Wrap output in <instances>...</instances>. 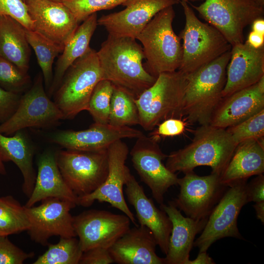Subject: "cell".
<instances>
[{
  "mask_svg": "<svg viewBox=\"0 0 264 264\" xmlns=\"http://www.w3.org/2000/svg\"><path fill=\"white\" fill-rule=\"evenodd\" d=\"M246 42L254 48H260L264 46V35L252 31L249 33Z\"/></svg>",
  "mask_w": 264,
  "mask_h": 264,
  "instance_id": "ee69618b",
  "label": "cell"
},
{
  "mask_svg": "<svg viewBox=\"0 0 264 264\" xmlns=\"http://www.w3.org/2000/svg\"><path fill=\"white\" fill-rule=\"evenodd\" d=\"M234 142L239 143L264 136V110L246 120L226 129Z\"/></svg>",
  "mask_w": 264,
  "mask_h": 264,
  "instance_id": "d590c367",
  "label": "cell"
},
{
  "mask_svg": "<svg viewBox=\"0 0 264 264\" xmlns=\"http://www.w3.org/2000/svg\"><path fill=\"white\" fill-rule=\"evenodd\" d=\"M22 1L33 21L34 30L64 48L79 23L70 10L61 1Z\"/></svg>",
  "mask_w": 264,
  "mask_h": 264,
  "instance_id": "e0dca14e",
  "label": "cell"
},
{
  "mask_svg": "<svg viewBox=\"0 0 264 264\" xmlns=\"http://www.w3.org/2000/svg\"><path fill=\"white\" fill-rule=\"evenodd\" d=\"M136 39L109 34L97 51L103 79L137 98L156 78L144 66L143 48Z\"/></svg>",
  "mask_w": 264,
  "mask_h": 264,
  "instance_id": "6da1fadb",
  "label": "cell"
},
{
  "mask_svg": "<svg viewBox=\"0 0 264 264\" xmlns=\"http://www.w3.org/2000/svg\"><path fill=\"white\" fill-rule=\"evenodd\" d=\"M53 0L57 1H61V0Z\"/></svg>",
  "mask_w": 264,
  "mask_h": 264,
  "instance_id": "816d5d0a",
  "label": "cell"
},
{
  "mask_svg": "<svg viewBox=\"0 0 264 264\" xmlns=\"http://www.w3.org/2000/svg\"><path fill=\"white\" fill-rule=\"evenodd\" d=\"M247 199L248 202H259L264 201V176L257 175L249 183H247Z\"/></svg>",
  "mask_w": 264,
  "mask_h": 264,
  "instance_id": "7bdbcfd3",
  "label": "cell"
},
{
  "mask_svg": "<svg viewBox=\"0 0 264 264\" xmlns=\"http://www.w3.org/2000/svg\"><path fill=\"white\" fill-rule=\"evenodd\" d=\"M63 119L61 111L45 92L43 77L40 75L22 95L13 115L0 124V133L10 135L27 128H50L57 126Z\"/></svg>",
  "mask_w": 264,
  "mask_h": 264,
  "instance_id": "30bf717a",
  "label": "cell"
},
{
  "mask_svg": "<svg viewBox=\"0 0 264 264\" xmlns=\"http://www.w3.org/2000/svg\"><path fill=\"white\" fill-rule=\"evenodd\" d=\"M47 246V250L34 264H79L83 251L75 237H60L58 243Z\"/></svg>",
  "mask_w": 264,
  "mask_h": 264,
  "instance_id": "d6a6232c",
  "label": "cell"
},
{
  "mask_svg": "<svg viewBox=\"0 0 264 264\" xmlns=\"http://www.w3.org/2000/svg\"><path fill=\"white\" fill-rule=\"evenodd\" d=\"M185 17L180 32L182 56L178 70L189 74L231 50L232 45L215 27L200 21L185 1H180Z\"/></svg>",
  "mask_w": 264,
  "mask_h": 264,
  "instance_id": "52a82bcc",
  "label": "cell"
},
{
  "mask_svg": "<svg viewBox=\"0 0 264 264\" xmlns=\"http://www.w3.org/2000/svg\"><path fill=\"white\" fill-rule=\"evenodd\" d=\"M34 155V147L22 130L11 136L0 133V157L3 162L12 161L19 168L23 178L22 190L28 198L32 192L36 178Z\"/></svg>",
  "mask_w": 264,
  "mask_h": 264,
  "instance_id": "4316f807",
  "label": "cell"
},
{
  "mask_svg": "<svg viewBox=\"0 0 264 264\" xmlns=\"http://www.w3.org/2000/svg\"><path fill=\"white\" fill-rule=\"evenodd\" d=\"M60 173L78 197L89 194L105 181L109 170L108 149L84 151L66 149L55 153Z\"/></svg>",
  "mask_w": 264,
  "mask_h": 264,
  "instance_id": "ba28073f",
  "label": "cell"
},
{
  "mask_svg": "<svg viewBox=\"0 0 264 264\" xmlns=\"http://www.w3.org/2000/svg\"><path fill=\"white\" fill-rule=\"evenodd\" d=\"M176 0L178 2L185 1V2H188L189 1L194 2V1H202V0Z\"/></svg>",
  "mask_w": 264,
  "mask_h": 264,
  "instance_id": "f907efd6",
  "label": "cell"
},
{
  "mask_svg": "<svg viewBox=\"0 0 264 264\" xmlns=\"http://www.w3.org/2000/svg\"><path fill=\"white\" fill-rule=\"evenodd\" d=\"M129 153L128 146L122 140L116 141L108 148L109 170L106 180L92 193L78 197V205L89 207L96 200L108 202L127 216L135 226H138L123 194L124 186L131 174L126 165Z\"/></svg>",
  "mask_w": 264,
  "mask_h": 264,
  "instance_id": "4fadbf2b",
  "label": "cell"
},
{
  "mask_svg": "<svg viewBox=\"0 0 264 264\" xmlns=\"http://www.w3.org/2000/svg\"><path fill=\"white\" fill-rule=\"evenodd\" d=\"M247 181L229 187L209 215L200 235L193 246L199 252L207 251L217 240L225 237L242 239L237 220L243 206L248 203Z\"/></svg>",
  "mask_w": 264,
  "mask_h": 264,
  "instance_id": "8fae6325",
  "label": "cell"
},
{
  "mask_svg": "<svg viewBox=\"0 0 264 264\" xmlns=\"http://www.w3.org/2000/svg\"><path fill=\"white\" fill-rule=\"evenodd\" d=\"M143 134L141 131L129 126L94 123L84 130L55 132L50 136V140L66 149L95 151L108 149L117 140L137 138Z\"/></svg>",
  "mask_w": 264,
  "mask_h": 264,
  "instance_id": "d6986e66",
  "label": "cell"
},
{
  "mask_svg": "<svg viewBox=\"0 0 264 264\" xmlns=\"http://www.w3.org/2000/svg\"><path fill=\"white\" fill-rule=\"evenodd\" d=\"M0 56L27 73L30 56L25 27L14 18L0 16Z\"/></svg>",
  "mask_w": 264,
  "mask_h": 264,
  "instance_id": "f1b7e54d",
  "label": "cell"
},
{
  "mask_svg": "<svg viewBox=\"0 0 264 264\" xmlns=\"http://www.w3.org/2000/svg\"><path fill=\"white\" fill-rule=\"evenodd\" d=\"M186 82V74L179 70L162 73L135 99L139 125L144 130L152 131L167 119L183 117Z\"/></svg>",
  "mask_w": 264,
  "mask_h": 264,
  "instance_id": "5b68a950",
  "label": "cell"
},
{
  "mask_svg": "<svg viewBox=\"0 0 264 264\" xmlns=\"http://www.w3.org/2000/svg\"><path fill=\"white\" fill-rule=\"evenodd\" d=\"M113 263L108 249L95 247L83 252L79 264H110Z\"/></svg>",
  "mask_w": 264,
  "mask_h": 264,
  "instance_id": "b9f144b4",
  "label": "cell"
},
{
  "mask_svg": "<svg viewBox=\"0 0 264 264\" xmlns=\"http://www.w3.org/2000/svg\"><path fill=\"white\" fill-rule=\"evenodd\" d=\"M125 186L127 199L135 211L139 225L145 226L151 230L157 245L162 252L166 255L172 229L169 217L164 211L155 206L151 198H148L143 187L132 174Z\"/></svg>",
  "mask_w": 264,
  "mask_h": 264,
  "instance_id": "7402d4cb",
  "label": "cell"
},
{
  "mask_svg": "<svg viewBox=\"0 0 264 264\" xmlns=\"http://www.w3.org/2000/svg\"><path fill=\"white\" fill-rule=\"evenodd\" d=\"M186 124L181 119L169 118L161 122L150 135L157 140L160 136H173L180 134L185 129Z\"/></svg>",
  "mask_w": 264,
  "mask_h": 264,
  "instance_id": "60d3db41",
  "label": "cell"
},
{
  "mask_svg": "<svg viewBox=\"0 0 264 264\" xmlns=\"http://www.w3.org/2000/svg\"><path fill=\"white\" fill-rule=\"evenodd\" d=\"M22 94L0 87V124L8 120L16 111Z\"/></svg>",
  "mask_w": 264,
  "mask_h": 264,
  "instance_id": "ab89813d",
  "label": "cell"
},
{
  "mask_svg": "<svg viewBox=\"0 0 264 264\" xmlns=\"http://www.w3.org/2000/svg\"><path fill=\"white\" fill-rule=\"evenodd\" d=\"M264 110V76L255 84L223 97L209 124L227 129Z\"/></svg>",
  "mask_w": 264,
  "mask_h": 264,
  "instance_id": "44dd1931",
  "label": "cell"
},
{
  "mask_svg": "<svg viewBox=\"0 0 264 264\" xmlns=\"http://www.w3.org/2000/svg\"><path fill=\"white\" fill-rule=\"evenodd\" d=\"M97 20L96 13L88 17L78 26L65 45L56 63L52 82L48 89L50 98L59 87L68 68L89 48L91 38L98 25Z\"/></svg>",
  "mask_w": 264,
  "mask_h": 264,
  "instance_id": "83f0119b",
  "label": "cell"
},
{
  "mask_svg": "<svg viewBox=\"0 0 264 264\" xmlns=\"http://www.w3.org/2000/svg\"><path fill=\"white\" fill-rule=\"evenodd\" d=\"M178 3L176 0H127L120 11L103 15L97 20L109 34L136 39L148 23L162 9Z\"/></svg>",
  "mask_w": 264,
  "mask_h": 264,
  "instance_id": "ac0fdd59",
  "label": "cell"
},
{
  "mask_svg": "<svg viewBox=\"0 0 264 264\" xmlns=\"http://www.w3.org/2000/svg\"><path fill=\"white\" fill-rule=\"evenodd\" d=\"M256 213L257 218L264 223V201L256 202L253 206Z\"/></svg>",
  "mask_w": 264,
  "mask_h": 264,
  "instance_id": "7dc6e473",
  "label": "cell"
},
{
  "mask_svg": "<svg viewBox=\"0 0 264 264\" xmlns=\"http://www.w3.org/2000/svg\"><path fill=\"white\" fill-rule=\"evenodd\" d=\"M1 15L10 16L21 23L25 29L34 30L33 21L22 0H0V16Z\"/></svg>",
  "mask_w": 264,
  "mask_h": 264,
  "instance_id": "74e56055",
  "label": "cell"
},
{
  "mask_svg": "<svg viewBox=\"0 0 264 264\" xmlns=\"http://www.w3.org/2000/svg\"><path fill=\"white\" fill-rule=\"evenodd\" d=\"M109 124L129 127L139 125L135 98L125 90L115 86L111 99Z\"/></svg>",
  "mask_w": 264,
  "mask_h": 264,
  "instance_id": "1f68e13d",
  "label": "cell"
},
{
  "mask_svg": "<svg viewBox=\"0 0 264 264\" xmlns=\"http://www.w3.org/2000/svg\"><path fill=\"white\" fill-rule=\"evenodd\" d=\"M127 0H61L70 10L78 22L96 12L113 8Z\"/></svg>",
  "mask_w": 264,
  "mask_h": 264,
  "instance_id": "8d00e7d4",
  "label": "cell"
},
{
  "mask_svg": "<svg viewBox=\"0 0 264 264\" xmlns=\"http://www.w3.org/2000/svg\"><path fill=\"white\" fill-rule=\"evenodd\" d=\"M31 84L27 73L12 63L0 56V87L13 92L21 94L26 91Z\"/></svg>",
  "mask_w": 264,
  "mask_h": 264,
  "instance_id": "e575fe53",
  "label": "cell"
},
{
  "mask_svg": "<svg viewBox=\"0 0 264 264\" xmlns=\"http://www.w3.org/2000/svg\"><path fill=\"white\" fill-rule=\"evenodd\" d=\"M237 145L225 129L200 125L191 142L167 155L165 166L171 172L184 174L200 166H209L220 176L231 159Z\"/></svg>",
  "mask_w": 264,
  "mask_h": 264,
  "instance_id": "7a4b0ae2",
  "label": "cell"
},
{
  "mask_svg": "<svg viewBox=\"0 0 264 264\" xmlns=\"http://www.w3.org/2000/svg\"><path fill=\"white\" fill-rule=\"evenodd\" d=\"M34 253H27L13 243L7 236H0V264H22L34 256Z\"/></svg>",
  "mask_w": 264,
  "mask_h": 264,
  "instance_id": "f35d334b",
  "label": "cell"
},
{
  "mask_svg": "<svg viewBox=\"0 0 264 264\" xmlns=\"http://www.w3.org/2000/svg\"><path fill=\"white\" fill-rule=\"evenodd\" d=\"M264 172V137L249 139L237 145L228 164L220 176V181L222 185L229 187Z\"/></svg>",
  "mask_w": 264,
  "mask_h": 264,
  "instance_id": "484cf974",
  "label": "cell"
},
{
  "mask_svg": "<svg viewBox=\"0 0 264 264\" xmlns=\"http://www.w3.org/2000/svg\"><path fill=\"white\" fill-rule=\"evenodd\" d=\"M230 50L186 74L182 116L188 123L209 124L213 112L222 98Z\"/></svg>",
  "mask_w": 264,
  "mask_h": 264,
  "instance_id": "3957f363",
  "label": "cell"
},
{
  "mask_svg": "<svg viewBox=\"0 0 264 264\" xmlns=\"http://www.w3.org/2000/svg\"><path fill=\"white\" fill-rule=\"evenodd\" d=\"M207 23L218 29L232 46L243 43V30L263 18L264 7L253 0H204L192 5Z\"/></svg>",
  "mask_w": 264,
  "mask_h": 264,
  "instance_id": "9c48e42d",
  "label": "cell"
},
{
  "mask_svg": "<svg viewBox=\"0 0 264 264\" xmlns=\"http://www.w3.org/2000/svg\"><path fill=\"white\" fill-rule=\"evenodd\" d=\"M153 234L145 226L130 228L109 249L114 263L118 264H165L156 253Z\"/></svg>",
  "mask_w": 264,
  "mask_h": 264,
  "instance_id": "603a6c76",
  "label": "cell"
},
{
  "mask_svg": "<svg viewBox=\"0 0 264 264\" xmlns=\"http://www.w3.org/2000/svg\"><path fill=\"white\" fill-rule=\"evenodd\" d=\"M230 51L222 98L255 84L264 76V46L255 48L245 42L232 45Z\"/></svg>",
  "mask_w": 264,
  "mask_h": 264,
  "instance_id": "ffe728a7",
  "label": "cell"
},
{
  "mask_svg": "<svg viewBox=\"0 0 264 264\" xmlns=\"http://www.w3.org/2000/svg\"><path fill=\"white\" fill-rule=\"evenodd\" d=\"M113 85L107 80L98 82L91 95L87 110L91 115L94 123H109L110 106Z\"/></svg>",
  "mask_w": 264,
  "mask_h": 264,
  "instance_id": "836d02e7",
  "label": "cell"
},
{
  "mask_svg": "<svg viewBox=\"0 0 264 264\" xmlns=\"http://www.w3.org/2000/svg\"><path fill=\"white\" fill-rule=\"evenodd\" d=\"M260 6H264V0H253Z\"/></svg>",
  "mask_w": 264,
  "mask_h": 264,
  "instance_id": "681fc988",
  "label": "cell"
},
{
  "mask_svg": "<svg viewBox=\"0 0 264 264\" xmlns=\"http://www.w3.org/2000/svg\"><path fill=\"white\" fill-rule=\"evenodd\" d=\"M251 25L252 31L264 35V19L263 18L255 20Z\"/></svg>",
  "mask_w": 264,
  "mask_h": 264,
  "instance_id": "bcb514c9",
  "label": "cell"
},
{
  "mask_svg": "<svg viewBox=\"0 0 264 264\" xmlns=\"http://www.w3.org/2000/svg\"><path fill=\"white\" fill-rule=\"evenodd\" d=\"M215 262L207 253V251L199 252L194 260H189L187 264H214Z\"/></svg>",
  "mask_w": 264,
  "mask_h": 264,
  "instance_id": "f6af8a7d",
  "label": "cell"
},
{
  "mask_svg": "<svg viewBox=\"0 0 264 264\" xmlns=\"http://www.w3.org/2000/svg\"><path fill=\"white\" fill-rule=\"evenodd\" d=\"M160 207L172 224L168 252L164 258L165 264H187L195 237L202 231L208 218L195 220L184 217L173 201L168 204L163 203Z\"/></svg>",
  "mask_w": 264,
  "mask_h": 264,
  "instance_id": "cb8c5ba5",
  "label": "cell"
},
{
  "mask_svg": "<svg viewBox=\"0 0 264 264\" xmlns=\"http://www.w3.org/2000/svg\"><path fill=\"white\" fill-rule=\"evenodd\" d=\"M173 6L158 12L136 37L142 44L146 69L154 77L178 69L182 56L181 41L174 31Z\"/></svg>",
  "mask_w": 264,
  "mask_h": 264,
  "instance_id": "277c9868",
  "label": "cell"
},
{
  "mask_svg": "<svg viewBox=\"0 0 264 264\" xmlns=\"http://www.w3.org/2000/svg\"><path fill=\"white\" fill-rule=\"evenodd\" d=\"M34 187L24 205L29 207L49 198H57L78 205V197L66 183L57 165L55 153L44 152L38 160Z\"/></svg>",
  "mask_w": 264,
  "mask_h": 264,
  "instance_id": "d4e9b609",
  "label": "cell"
},
{
  "mask_svg": "<svg viewBox=\"0 0 264 264\" xmlns=\"http://www.w3.org/2000/svg\"><path fill=\"white\" fill-rule=\"evenodd\" d=\"M184 174L178 178L180 191L173 201L174 204L186 217L195 220L208 218L227 187L220 183V176L216 174L199 176L191 171Z\"/></svg>",
  "mask_w": 264,
  "mask_h": 264,
  "instance_id": "2e32d148",
  "label": "cell"
},
{
  "mask_svg": "<svg viewBox=\"0 0 264 264\" xmlns=\"http://www.w3.org/2000/svg\"><path fill=\"white\" fill-rule=\"evenodd\" d=\"M137 140L130 152L131 160L141 180L151 191L152 196L160 205L168 189L177 185L178 178L163 164L167 155L164 154L152 136L144 134Z\"/></svg>",
  "mask_w": 264,
  "mask_h": 264,
  "instance_id": "7c38bea8",
  "label": "cell"
},
{
  "mask_svg": "<svg viewBox=\"0 0 264 264\" xmlns=\"http://www.w3.org/2000/svg\"><path fill=\"white\" fill-rule=\"evenodd\" d=\"M0 174L2 175H5L6 174V170L5 166L0 157Z\"/></svg>",
  "mask_w": 264,
  "mask_h": 264,
  "instance_id": "c3c4849f",
  "label": "cell"
},
{
  "mask_svg": "<svg viewBox=\"0 0 264 264\" xmlns=\"http://www.w3.org/2000/svg\"><path fill=\"white\" fill-rule=\"evenodd\" d=\"M103 80L97 51L90 47L68 68L56 90L54 102L64 119H72L87 110L93 90Z\"/></svg>",
  "mask_w": 264,
  "mask_h": 264,
  "instance_id": "8992f818",
  "label": "cell"
},
{
  "mask_svg": "<svg viewBox=\"0 0 264 264\" xmlns=\"http://www.w3.org/2000/svg\"><path fill=\"white\" fill-rule=\"evenodd\" d=\"M38 206L25 207L29 222L27 230L30 239L43 246L49 244L52 236L76 237L70 210L77 205L57 198L42 200Z\"/></svg>",
  "mask_w": 264,
  "mask_h": 264,
  "instance_id": "9a60e30c",
  "label": "cell"
},
{
  "mask_svg": "<svg viewBox=\"0 0 264 264\" xmlns=\"http://www.w3.org/2000/svg\"><path fill=\"white\" fill-rule=\"evenodd\" d=\"M29 225L24 206L12 196L0 197V236L27 231Z\"/></svg>",
  "mask_w": 264,
  "mask_h": 264,
  "instance_id": "4dcf8cb0",
  "label": "cell"
},
{
  "mask_svg": "<svg viewBox=\"0 0 264 264\" xmlns=\"http://www.w3.org/2000/svg\"><path fill=\"white\" fill-rule=\"evenodd\" d=\"M73 225L83 252L95 247L109 249L130 228L125 214L91 209L73 217Z\"/></svg>",
  "mask_w": 264,
  "mask_h": 264,
  "instance_id": "5bb4252c",
  "label": "cell"
},
{
  "mask_svg": "<svg viewBox=\"0 0 264 264\" xmlns=\"http://www.w3.org/2000/svg\"><path fill=\"white\" fill-rule=\"evenodd\" d=\"M25 33L29 45L34 50L45 87L48 89L53 80L54 61L64 48L34 30L25 29Z\"/></svg>",
  "mask_w": 264,
  "mask_h": 264,
  "instance_id": "f546056e",
  "label": "cell"
}]
</instances>
